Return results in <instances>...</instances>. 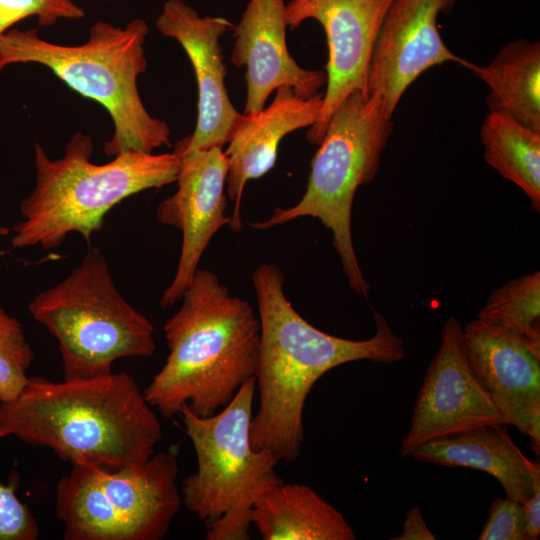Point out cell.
Masks as SVG:
<instances>
[{"label": "cell", "mask_w": 540, "mask_h": 540, "mask_svg": "<svg viewBox=\"0 0 540 540\" xmlns=\"http://www.w3.org/2000/svg\"><path fill=\"white\" fill-rule=\"evenodd\" d=\"M479 540H526V518L522 503L510 498L495 499L488 511Z\"/></svg>", "instance_id": "26"}, {"label": "cell", "mask_w": 540, "mask_h": 540, "mask_svg": "<svg viewBox=\"0 0 540 540\" xmlns=\"http://www.w3.org/2000/svg\"><path fill=\"white\" fill-rule=\"evenodd\" d=\"M322 105L323 94L305 98L291 87L281 86L267 108L241 114L224 151L228 161L226 194L234 201L229 226L234 232L242 228L240 208L247 182L274 167L281 140L295 130L313 126Z\"/></svg>", "instance_id": "17"}, {"label": "cell", "mask_w": 540, "mask_h": 540, "mask_svg": "<svg viewBox=\"0 0 540 540\" xmlns=\"http://www.w3.org/2000/svg\"><path fill=\"white\" fill-rule=\"evenodd\" d=\"M255 389L252 377L211 416L186 404L179 412L197 460L183 480L182 503L205 524L208 540H248L254 503L283 482L275 470L280 458L250 442Z\"/></svg>", "instance_id": "6"}, {"label": "cell", "mask_w": 540, "mask_h": 540, "mask_svg": "<svg viewBox=\"0 0 540 540\" xmlns=\"http://www.w3.org/2000/svg\"><path fill=\"white\" fill-rule=\"evenodd\" d=\"M28 310L57 340L65 380L108 375L115 361L149 357L156 349L153 324L118 291L98 248L37 294Z\"/></svg>", "instance_id": "8"}, {"label": "cell", "mask_w": 540, "mask_h": 540, "mask_svg": "<svg viewBox=\"0 0 540 540\" xmlns=\"http://www.w3.org/2000/svg\"><path fill=\"white\" fill-rule=\"evenodd\" d=\"M0 427L72 465L109 471L144 464L162 438L144 391L124 371L63 382L29 377L14 399L0 402Z\"/></svg>", "instance_id": "2"}, {"label": "cell", "mask_w": 540, "mask_h": 540, "mask_svg": "<svg viewBox=\"0 0 540 540\" xmlns=\"http://www.w3.org/2000/svg\"><path fill=\"white\" fill-rule=\"evenodd\" d=\"M260 322L255 373L259 407L250 442L280 460L298 458L304 441L303 410L315 382L329 370L353 361L396 363L406 356L403 341L386 318L374 311L376 331L365 340L325 333L308 323L283 290L279 266L262 263L252 274Z\"/></svg>", "instance_id": "1"}, {"label": "cell", "mask_w": 540, "mask_h": 540, "mask_svg": "<svg viewBox=\"0 0 540 540\" xmlns=\"http://www.w3.org/2000/svg\"><path fill=\"white\" fill-rule=\"evenodd\" d=\"M285 6V0H249L232 29L231 61L237 68H246L244 114L263 109L270 94L281 86L310 98L327 82L326 73L304 69L290 55Z\"/></svg>", "instance_id": "16"}, {"label": "cell", "mask_w": 540, "mask_h": 540, "mask_svg": "<svg viewBox=\"0 0 540 540\" xmlns=\"http://www.w3.org/2000/svg\"><path fill=\"white\" fill-rule=\"evenodd\" d=\"M85 11L73 0H0V40L13 26L35 17L38 26L49 27L59 20H78Z\"/></svg>", "instance_id": "24"}, {"label": "cell", "mask_w": 540, "mask_h": 540, "mask_svg": "<svg viewBox=\"0 0 540 540\" xmlns=\"http://www.w3.org/2000/svg\"><path fill=\"white\" fill-rule=\"evenodd\" d=\"M149 27L143 19L125 26L98 20L87 41L61 45L40 37L38 28H12L0 40V71L15 64H38L81 96L100 104L112 119V137L104 153H153L170 145L168 124L153 117L142 102L138 76L147 70L144 44Z\"/></svg>", "instance_id": "4"}, {"label": "cell", "mask_w": 540, "mask_h": 540, "mask_svg": "<svg viewBox=\"0 0 540 540\" xmlns=\"http://www.w3.org/2000/svg\"><path fill=\"white\" fill-rule=\"evenodd\" d=\"M391 540H434L435 536L426 525L418 505L412 506L406 513L402 533Z\"/></svg>", "instance_id": "27"}, {"label": "cell", "mask_w": 540, "mask_h": 540, "mask_svg": "<svg viewBox=\"0 0 540 540\" xmlns=\"http://www.w3.org/2000/svg\"><path fill=\"white\" fill-rule=\"evenodd\" d=\"M392 131L393 123L378 95L351 92L331 115L300 201L288 208L277 207L269 219L249 226L265 230L299 217L319 219L332 232V245L350 288L367 298L370 287L352 239V206L358 187L377 176Z\"/></svg>", "instance_id": "7"}, {"label": "cell", "mask_w": 540, "mask_h": 540, "mask_svg": "<svg viewBox=\"0 0 540 540\" xmlns=\"http://www.w3.org/2000/svg\"><path fill=\"white\" fill-rule=\"evenodd\" d=\"M93 151V139L81 132L72 135L63 156L55 160L35 143V185L20 204L22 221L12 229L13 248L54 249L71 233L90 243L116 204L177 179L179 158L174 152L130 151L96 164Z\"/></svg>", "instance_id": "5"}, {"label": "cell", "mask_w": 540, "mask_h": 540, "mask_svg": "<svg viewBox=\"0 0 540 540\" xmlns=\"http://www.w3.org/2000/svg\"><path fill=\"white\" fill-rule=\"evenodd\" d=\"M477 318L540 347V272L500 286L488 297Z\"/></svg>", "instance_id": "22"}, {"label": "cell", "mask_w": 540, "mask_h": 540, "mask_svg": "<svg viewBox=\"0 0 540 540\" xmlns=\"http://www.w3.org/2000/svg\"><path fill=\"white\" fill-rule=\"evenodd\" d=\"M526 518V540H536L540 535V488L523 503Z\"/></svg>", "instance_id": "28"}, {"label": "cell", "mask_w": 540, "mask_h": 540, "mask_svg": "<svg viewBox=\"0 0 540 540\" xmlns=\"http://www.w3.org/2000/svg\"><path fill=\"white\" fill-rule=\"evenodd\" d=\"M493 424L507 425L468 361L463 327L458 319L450 317L416 398L399 454L411 456L428 441Z\"/></svg>", "instance_id": "10"}, {"label": "cell", "mask_w": 540, "mask_h": 540, "mask_svg": "<svg viewBox=\"0 0 540 540\" xmlns=\"http://www.w3.org/2000/svg\"><path fill=\"white\" fill-rule=\"evenodd\" d=\"M456 0H393L378 31L368 67L367 93L378 95L389 118L407 88L425 71L446 62L462 64L446 46L438 15Z\"/></svg>", "instance_id": "13"}, {"label": "cell", "mask_w": 540, "mask_h": 540, "mask_svg": "<svg viewBox=\"0 0 540 540\" xmlns=\"http://www.w3.org/2000/svg\"><path fill=\"white\" fill-rule=\"evenodd\" d=\"M0 427V440L6 437ZM40 528L30 508L19 500L12 484L0 483V540H36Z\"/></svg>", "instance_id": "25"}, {"label": "cell", "mask_w": 540, "mask_h": 540, "mask_svg": "<svg viewBox=\"0 0 540 540\" xmlns=\"http://www.w3.org/2000/svg\"><path fill=\"white\" fill-rule=\"evenodd\" d=\"M392 1L290 0L286 4L290 30L314 19L322 25L328 45L326 92L318 119L307 131L309 142L320 143L331 115L346 96L355 90L367 93L372 49Z\"/></svg>", "instance_id": "12"}, {"label": "cell", "mask_w": 540, "mask_h": 540, "mask_svg": "<svg viewBox=\"0 0 540 540\" xmlns=\"http://www.w3.org/2000/svg\"><path fill=\"white\" fill-rule=\"evenodd\" d=\"M265 540H355L344 516L304 484L284 481L261 495L251 516Z\"/></svg>", "instance_id": "19"}, {"label": "cell", "mask_w": 540, "mask_h": 540, "mask_svg": "<svg viewBox=\"0 0 540 540\" xmlns=\"http://www.w3.org/2000/svg\"><path fill=\"white\" fill-rule=\"evenodd\" d=\"M181 302L163 326L169 348L165 364L144 394L164 418L179 414L185 404L207 417L255 377L260 322L250 303L207 269H197Z\"/></svg>", "instance_id": "3"}, {"label": "cell", "mask_w": 540, "mask_h": 540, "mask_svg": "<svg viewBox=\"0 0 540 540\" xmlns=\"http://www.w3.org/2000/svg\"><path fill=\"white\" fill-rule=\"evenodd\" d=\"M33 359L21 323L0 304V402L14 399L22 391Z\"/></svg>", "instance_id": "23"}, {"label": "cell", "mask_w": 540, "mask_h": 540, "mask_svg": "<svg viewBox=\"0 0 540 540\" xmlns=\"http://www.w3.org/2000/svg\"><path fill=\"white\" fill-rule=\"evenodd\" d=\"M506 424L483 425L420 445L411 456L446 467H467L492 475L505 497L526 502L540 488V466L523 454Z\"/></svg>", "instance_id": "18"}, {"label": "cell", "mask_w": 540, "mask_h": 540, "mask_svg": "<svg viewBox=\"0 0 540 540\" xmlns=\"http://www.w3.org/2000/svg\"><path fill=\"white\" fill-rule=\"evenodd\" d=\"M489 87L486 104L540 133V44L518 39L504 45L488 65L461 64Z\"/></svg>", "instance_id": "20"}, {"label": "cell", "mask_w": 540, "mask_h": 540, "mask_svg": "<svg viewBox=\"0 0 540 540\" xmlns=\"http://www.w3.org/2000/svg\"><path fill=\"white\" fill-rule=\"evenodd\" d=\"M178 462L160 452L117 471L72 465L56 488V513L66 540H159L181 504Z\"/></svg>", "instance_id": "9"}, {"label": "cell", "mask_w": 540, "mask_h": 540, "mask_svg": "<svg viewBox=\"0 0 540 540\" xmlns=\"http://www.w3.org/2000/svg\"><path fill=\"white\" fill-rule=\"evenodd\" d=\"M174 153L179 158L177 190L158 204L156 218L182 232V247L174 278L160 299L163 309L181 301L210 241L231 223L225 213L228 161L222 148L175 147Z\"/></svg>", "instance_id": "11"}, {"label": "cell", "mask_w": 540, "mask_h": 540, "mask_svg": "<svg viewBox=\"0 0 540 540\" xmlns=\"http://www.w3.org/2000/svg\"><path fill=\"white\" fill-rule=\"evenodd\" d=\"M468 361L507 425L540 448V347L475 319L463 328Z\"/></svg>", "instance_id": "15"}, {"label": "cell", "mask_w": 540, "mask_h": 540, "mask_svg": "<svg viewBox=\"0 0 540 540\" xmlns=\"http://www.w3.org/2000/svg\"><path fill=\"white\" fill-rule=\"evenodd\" d=\"M485 162L517 185L540 211V133L510 115L490 111L480 127Z\"/></svg>", "instance_id": "21"}, {"label": "cell", "mask_w": 540, "mask_h": 540, "mask_svg": "<svg viewBox=\"0 0 540 540\" xmlns=\"http://www.w3.org/2000/svg\"><path fill=\"white\" fill-rule=\"evenodd\" d=\"M104 1H112V0H104Z\"/></svg>", "instance_id": "29"}, {"label": "cell", "mask_w": 540, "mask_h": 540, "mask_svg": "<svg viewBox=\"0 0 540 540\" xmlns=\"http://www.w3.org/2000/svg\"><path fill=\"white\" fill-rule=\"evenodd\" d=\"M155 27L175 39L187 54L198 88V113L192 134L178 141L183 150L222 148L232 135L241 114L232 105L225 87L220 37L234 24L223 17L200 16L184 0H167L156 18Z\"/></svg>", "instance_id": "14"}]
</instances>
